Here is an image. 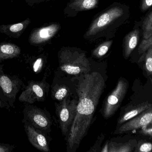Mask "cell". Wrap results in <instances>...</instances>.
<instances>
[{"instance_id": "cell-5", "label": "cell", "mask_w": 152, "mask_h": 152, "mask_svg": "<svg viewBox=\"0 0 152 152\" xmlns=\"http://www.w3.org/2000/svg\"><path fill=\"white\" fill-rule=\"evenodd\" d=\"M128 88L127 80L120 78L115 88L104 101L101 109V113L104 118L108 119L116 113L125 98Z\"/></svg>"}, {"instance_id": "cell-4", "label": "cell", "mask_w": 152, "mask_h": 152, "mask_svg": "<svg viewBox=\"0 0 152 152\" xmlns=\"http://www.w3.org/2000/svg\"><path fill=\"white\" fill-rule=\"evenodd\" d=\"M78 98L67 97L55 104L56 113L62 135L66 140L77 112Z\"/></svg>"}, {"instance_id": "cell-24", "label": "cell", "mask_w": 152, "mask_h": 152, "mask_svg": "<svg viewBox=\"0 0 152 152\" xmlns=\"http://www.w3.org/2000/svg\"><path fill=\"white\" fill-rule=\"evenodd\" d=\"M139 134L142 135L152 137V124L144 126L140 129Z\"/></svg>"}, {"instance_id": "cell-12", "label": "cell", "mask_w": 152, "mask_h": 152, "mask_svg": "<svg viewBox=\"0 0 152 152\" xmlns=\"http://www.w3.org/2000/svg\"><path fill=\"white\" fill-rule=\"evenodd\" d=\"M152 107V104L148 102H144L134 106L127 107L124 111L121 112L117 122V126H121L125 122L135 117L144 111Z\"/></svg>"}, {"instance_id": "cell-1", "label": "cell", "mask_w": 152, "mask_h": 152, "mask_svg": "<svg viewBox=\"0 0 152 152\" xmlns=\"http://www.w3.org/2000/svg\"><path fill=\"white\" fill-rule=\"evenodd\" d=\"M76 92L78 98L77 112L67 138V152H75L94 122L96 110L105 88V82L96 71L78 76Z\"/></svg>"}, {"instance_id": "cell-18", "label": "cell", "mask_w": 152, "mask_h": 152, "mask_svg": "<svg viewBox=\"0 0 152 152\" xmlns=\"http://www.w3.org/2000/svg\"><path fill=\"white\" fill-rule=\"evenodd\" d=\"M143 36L147 39L152 35V11L147 15L142 24Z\"/></svg>"}, {"instance_id": "cell-32", "label": "cell", "mask_w": 152, "mask_h": 152, "mask_svg": "<svg viewBox=\"0 0 152 152\" xmlns=\"http://www.w3.org/2000/svg\"><path fill=\"white\" fill-rule=\"evenodd\" d=\"M150 80H151V84H152V79L150 78Z\"/></svg>"}, {"instance_id": "cell-8", "label": "cell", "mask_w": 152, "mask_h": 152, "mask_svg": "<svg viewBox=\"0 0 152 152\" xmlns=\"http://www.w3.org/2000/svg\"><path fill=\"white\" fill-rule=\"evenodd\" d=\"M48 88L47 84L43 80L29 81L25 90L19 97V101L28 104L44 101L46 98Z\"/></svg>"}, {"instance_id": "cell-29", "label": "cell", "mask_w": 152, "mask_h": 152, "mask_svg": "<svg viewBox=\"0 0 152 152\" xmlns=\"http://www.w3.org/2000/svg\"><path fill=\"white\" fill-rule=\"evenodd\" d=\"M109 142H107L105 143V145L104 146L102 150L101 151V152H108V147H109Z\"/></svg>"}, {"instance_id": "cell-30", "label": "cell", "mask_w": 152, "mask_h": 152, "mask_svg": "<svg viewBox=\"0 0 152 152\" xmlns=\"http://www.w3.org/2000/svg\"><path fill=\"white\" fill-rule=\"evenodd\" d=\"M45 1V0H26L28 4H33L34 3L37 2L41 1Z\"/></svg>"}, {"instance_id": "cell-21", "label": "cell", "mask_w": 152, "mask_h": 152, "mask_svg": "<svg viewBox=\"0 0 152 152\" xmlns=\"http://www.w3.org/2000/svg\"><path fill=\"white\" fill-rule=\"evenodd\" d=\"M135 152H152V144L149 142H139L136 145Z\"/></svg>"}, {"instance_id": "cell-25", "label": "cell", "mask_w": 152, "mask_h": 152, "mask_svg": "<svg viewBox=\"0 0 152 152\" xmlns=\"http://www.w3.org/2000/svg\"><path fill=\"white\" fill-rule=\"evenodd\" d=\"M104 138V134H102L100 135L98 138H97V140L96 142L95 143L93 147H91V149L88 151L90 152H96L98 151L97 149L100 147L102 144V141H103Z\"/></svg>"}, {"instance_id": "cell-15", "label": "cell", "mask_w": 152, "mask_h": 152, "mask_svg": "<svg viewBox=\"0 0 152 152\" xmlns=\"http://www.w3.org/2000/svg\"><path fill=\"white\" fill-rule=\"evenodd\" d=\"M137 144L136 140H130L124 143H117L109 142L108 152H131L135 148Z\"/></svg>"}, {"instance_id": "cell-26", "label": "cell", "mask_w": 152, "mask_h": 152, "mask_svg": "<svg viewBox=\"0 0 152 152\" xmlns=\"http://www.w3.org/2000/svg\"><path fill=\"white\" fill-rule=\"evenodd\" d=\"M15 145L0 143V152H12L15 149Z\"/></svg>"}, {"instance_id": "cell-14", "label": "cell", "mask_w": 152, "mask_h": 152, "mask_svg": "<svg viewBox=\"0 0 152 152\" xmlns=\"http://www.w3.org/2000/svg\"><path fill=\"white\" fill-rule=\"evenodd\" d=\"M20 53L19 47L14 44L2 43L0 44V62L18 57Z\"/></svg>"}, {"instance_id": "cell-9", "label": "cell", "mask_w": 152, "mask_h": 152, "mask_svg": "<svg viewBox=\"0 0 152 152\" xmlns=\"http://www.w3.org/2000/svg\"><path fill=\"white\" fill-rule=\"evenodd\" d=\"M152 124V107L144 111L135 117L118 127L114 131V134H122L124 133Z\"/></svg>"}, {"instance_id": "cell-7", "label": "cell", "mask_w": 152, "mask_h": 152, "mask_svg": "<svg viewBox=\"0 0 152 152\" xmlns=\"http://www.w3.org/2000/svg\"><path fill=\"white\" fill-rule=\"evenodd\" d=\"M124 12L122 8L114 7L110 8L98 16L91 24L86 33V37L96 36L97 34L103 32L105 29L122 16Z\"/></svg>"}, {"instance_id": "cell-11", "label": "cell", "mask_w": 152, "mask_h": 152, "mask_svg": "<svg viewBox=\"0 0 152 152\" xmlns=\"http://www.w3.org/2000/svg\"><path fill=\"white\" fill-rule=\"evenodd\" d=\"M58 24H53L35 30L31 34L29 41L32 44L42 43L50 40L59 30Z\"/></svg>"}, {"instance_id": "cell-16", "label": "cell", "mask_w": 152, "mask_h": 152, "mask_svg": "<svg viewBox=\"0 0 152 152\" xmlns=\"http://www.w3.org/2000/svg\"><path fill=\"white\" fill-rule=\"evenodd\" d=\"M71 91L69 87L65 84H56L52 90V95L53 100L61 101L67 97H69Z\"/></svg>"}, {"instance_id": "cell-19", "label": "cell", "mask_w": 152, "mask_h": 152, "mask_svg": "<svg viewBox=\"0 0 152 152\" xmlns=\"http://www.w3.org/2000/svg\"><path fill=\"white\" fill-rule=\"evenodd\" d=\"M112 41H106L100 44L93 52V56L100 58L105 55L112 44Z\"/></svg>"}, {"instance_id": "cell-27", "label": "cell", "mask_w": 152, "mask_h": 152, "mask_svg": "<svg viewBox=\"0 0 152 152\" xmlns=\"http://www.w3.org/2000/svg\"><path fill=\"white\" fill-rule=\"evenodd\" d=\"M42 65V58H39L36 60L33 65V70L35 73H37L41 70Z\"/></svg>"}, {"instance_id": "cell-6", "label": "cell", "mask_w": 152, "mask_h": 152, "mask_svg": "<svg viewBox=\"0 0 152 152\" xmlns=\"http://www.w3.org/2000/svg\"><path fill=\"white\" fill-rule=\"evenodd\" d=\"M25 121L45 134L51 130L52 119L43 110L31 105H26L23 110Z\"/></svg>"}, {"instance_id": "cell-3", "label": "cell", "mask_w": 152, "mask_h": 152, "mask_svg": "<svg viewBox=\"0 0 152 152\" xmlns=\"http://www.w3.org/2000/svg\"><path fill=\"white\" fill-rule=\"evenodd\" d=\"M22 85L23 82L18 76L5 74L3 65H0V99L9 111L10 108H14L16 96Z\"/></svg>"}, {"instance_id": "cell-22", "label": "cell", "mask_w": 152, "mask_h": 152, "mask_svg": "<svg viewBox=\"0 0 152 152\" xmlns=\"http://www.w3.org/2000/svg\"><path fill=\"white\" fill-rule=\"evenodd\" d=\"M152 46V35L147 39H143L138 48L139 54H142Z\"/></svg>"}, {"instance_id": "cell-13", "label": "cell", "mask_w": 152, "mask_h": 152, "mask_svg": "<svg viewBox=\"0 0 152 152\" xmlns=\"http://www.w3.org/2000/svg\"><path fill=\"white\" fill-rule=\"evenodd\" d=\"M140 32L137 29H134L126 35L124 39L123 55L128 59L135 49L139 42Z\"/></svg>"}, {"instance_id": "cell-31", "label": "cell", "mask_w": 152, "mask_h": 152, "mask_svg": "<svg viewBox=\"0 0 152 152\" xmlns=\"http://www.w3.org/2000/svg\"><path fill=\"white\" fill-rule=\"evenodd\" d=\"M0 108H6V106L5 104H4V103L3 102V101L2 100H1V99H0Z\"/></svg>"}, {"instance_id": "cell-17", "label": "cell", "mask_w": 152, "mask_h": 152, "mask_svg": "<svg viewBox=\"0 0 152 152\" xmlns=\"http://www.w3.org/2000/svg\"><path fill=\"white\" fill-rule=\"evenodd\" d=\"M99 0H74L69 7L77 11L86 10L95 8Z\"/></svg>"}, {"instance_id": "cell-28", "label": "cell", "mask_w": 152, "mask_h": 152, "mask_svg": "<svg viewBox=\"0 0 152 152\" xmlns=\"http://www.w3.org/2000/svg\"><path fill=\"white\" fill-rule=\"evenodd\" d=\"M152 6V0H142L141 3V10L142 12L145 11Z\"/></svg>"}, {"instance_id": "cell-20", "label": "cell", "mask_w": 152, "mask_h": 152, "mask_svg": "<svg viewBox=\"0 0 152 152\" xmlns=\"http://www.w3.org/2000/svg\"><path fill=\"white\" fill-rule=\"evenodd\" d=\"M145 67L148 75H152V46L146 51Z\"/></svg>"}, {"instance_id": "cell-10", "label": "cell", "mask_w": 152, "mask_h": 152, "mask_svg": "<svg viewBox=\"0 0 152 152\" xmlns=\"http://www.w3.org/2000/svg\"><path fill=\"white\" fill-rule=\"evenodd\" d=\"M23 123H24L25 132L31 145L41 151H50L49 143L45 133L34 127L26 121Z\"/></svg>"}, {"instance_id": "cell-2", "label": "cell", "mask_w": 152, "mask_h": 152, "mask_svg": "<svg viewBox=\"0 0 152 152\" xmlns=\"http://www.w3.org/2000/svg\"><path fill=\"white\" fill-rule=\"evenodd\" d=\"M59 67L61 71L69 75L79 76L91 71V64L83 52L66 48L59 53Z\"/></svg>"}, {"instance_id": "cell-23", "label": "cell", "mask_w": 152, "mask_h": 152, "mask_svg": "<svg viewBox=\"0 0 152 152\" xmlns=\"http://www.w3.org/2000/svg\"><path fill=\"white\" fill-rule=\"evenodd\" d=\"M29 22V19H27L24 22L11 25L9 26V30L12 33H17L20 32L24 29L25 27L27 26Z\"/></svg>"}]
</instances>
